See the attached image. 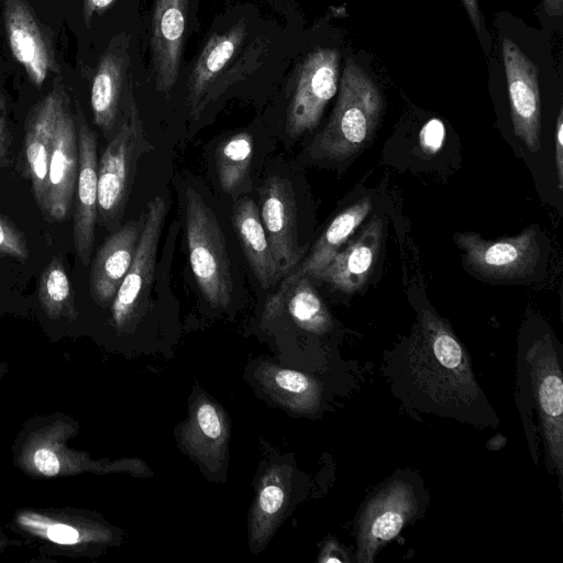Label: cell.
<instances>
[{
  "mask_svg": "<svg viewBox=\"0 0 563 563\" xmlns=\"http://www.w3.org/2000/svg\"><path fill=\"white\" fill-rule=\"evenodd\" d=\"M216 167L221 189L234 195L249 176L253 158V139L240 132L223 140L216 150Z\"/></svg>",
  "mask_w": 563,
  "mask_h": 563,
  "instance_id": "cb8c5ba5",
  "label": "cell"
},
{
  "mask_svg": "<svg viewBox=\"0 0 563 563\" xmlns=\"http://www.w3.org/2000/svg\"><path fill=\"white\" fill-rule=\"evenodd\" d=\"M152 150L130 93L120 124L98 162L97 220L111 233L121 224L140 158Z\"/></svg>",
  "mask_w": 563,
  "mask_h": 563,
  "instance_id": "277c9868",
  "label": "cell"
},
{
  "mask_svg": "<svg viewBox=\"0 0 563 563\" xmlns=\"http://www.w3.org/2000/svg\"><path fill=\"white\" fill-rule=\"evenodd\" d=\"M143 224L144 214L112 232L99 247L89 276L90 292L98 305H112L134 257Z\"/></svg>",
  "mask_w": 563,
  "mask_h": 563,
  "instance_id": "e0dca14e",
  "label": "cell"
},
{
  "mask_svg": "<svg viewBox=\"0 0 563 563\" xmlns=\"http://www.w3.org/2000/svg\"><path fill=\"white\" fill-rule=\"evenodd\" d=\"M340 53L319 47L297 69L287 110L286 130L291 137L314 129L338 90Z\"/></svg>",
  "mask_w": 563,
  "mask_h": 563,
  "instance_id": "ba28073f",
  "label": "cell"
},
{
  "mask_svg": "<svg viewBox=\"0 0 563 563\" xmlns=\"http://www.w3.org/2000/svg\"><path fill=\"white\" fill-rule=\"evenodd\" d=\"M246 34V24L239 21L229 29L216 32L202 47L188 80V102L196 118L202 111L207 95L240 48Z\"/></svg>",
  "mask_w": 563,
  "mask_h": 563,
  "instance_id": "d6986e66",
  "label": "cell"
},
{
  "mask_svg": "<svg viewBox=\"0 0 563 563\" xmlns=\"http://www.w3.org/2000/svg\"><path fill=\"white\" fill-rule=\"evenodd\" d=\"M286 503V492L278 482H267L262 485L256 500V516L266 526L275 520Z\"/></svg>",
  "mask_w": 563,
  "mask_h": 563,
  "instance_id": "83f0119b",
  "label": "cell"
},
{
  "mask_svg": "<svg viewBox=\"0 0 563 563\" xmlns=\"http://www.w3.org/2000/svg\"><path fill=\"white\" fill-rule=\"evenodd\" d=\"M444 139L445 129L439 119L429 120L419 134L420 146L428 155L437 154L441 150Z\"/></svg>",
  "mask_w": 563,
  "mask_h": 563,
  "instance_id": "4dcf8cb0",
  "label": "cell"
},
{
  "mask_svg": "<svg viewBox=\"0 0 563 563\" xmlns=\"http://www.w3.org/2000/svg\"><path fill=\"white\" fill-rule=\"evenodd\" d=\"M18 521L32 533L57 544L75 545L84 539V533L77 527L36 512H23Z\"/></svg>",
  "mask_w": 563,
  "mask_h": 563,
  "instance_id": "484cf974",
  "label": "cell"
},
{
  "mask_svg": "<svg viewBox=\"0 0 563 563\" xmlns=\"http://www.w3.org/2000/svg\"><path fill=\"white\" fill-rule=\"evenodd\" d=\"M456 245L464 252L468 267L493 279H516L530 275L540 257L538 232L529 228L520 234L499 240H484L474 232H457Z\"/></svg>",
  "mask_w": 563,
  "mask_h": 563,
  "instance_id": "9c48e42d",
  "label": "cell"
},
{
  "mask_svg": "<svg viewBox=\"0 0 563 563\" xmlns=\"http://www.w3.org/2000/svg\"><path fill=\"white\" fill-rule=\"evenodd\" d=\"M78 175V139L75 122L66 100L59 113L51 150L47 189L43 216L51 221H63L70 211Z\"/></svg>",
  "mask_w": 563,
  "mask_h": 563,
  "instance_id": "7c38bea8",
  "label": "cell"
},
{
  "mask_svg": "<svg viewBox=\"0 0 563 563\" xmlns=\"http://www.w3.org/2000/svg\"><path fill=\"white\" fill-rule=\"evenodd\" d=\"M555 168L559 188H563V110L560 109L555 132Z\"/></svg>",
  "mask_w": 563,
  "mask_h": 563,
  "instance_id": "836d02e7",
  "label": "cell"
},
{
  "mask_svg": "<svg viewBox=\"0 0 563 563\" xmlns=\"http://www.w3.org/2000/svg\"><path fill=\"white\" fill-rule=\"evenodd\" d=\"M166 212L162 197L147 203L134 257L111 305L112 320L120 331L135 324L146 310Z\"/></svg>",
  "mask_w": 563,
  "mask_h": 563,
  "instance_id": "52a82bcc",
  "label": "cell"
},
{
  "mask_svg": "<svg viewBox=\"0 0 563 563\" xmlns=\"http://www.w3.org/2000/svg\"><path fill=\"white\" fill-rule=\"evenodd\" d=\"M12 136L8 123L5 98L0 89V167L9 164Z\"/></svg>",
  "mask_w": 563,
  "mask_h": 563,
  "instance_id": "d6a6232c",
  "label": "cell"
},
{
  "mask_svg": "<svg viewBox=\"0 0 563 563\" xmlns=\"http://www.w3.org/2000/svg\"><path fill=\"white\" fill-rule=\"evenodd\" d=\"M321 562H349L350 559L346 556L344 551L335 544L327 545L324 552L320 559Z\"/></svg>",
  "mask_w": 563,
  "mask_h": 563,
  "instance_id": "d590c367",
  "label": "cell"
},
{
  "mask_svg": "<svg viewBox=\"0 0 563 563\" xmlns=\"http://www.w3.org/2000/svg\"><path fill=\"white\" fill-rule=\"evenodd\" d=\"M10 51L34 86L41 87L55 63L44 31L25 0H3Z\"/></svg>",
  "mask_w": 563,
  "mask_h": 563,
  "instance_id": "2e32d148",
  "label": "cell"
},
{
  "mask_svg": "<svg viewBox=\"0 0 563 563\" xmlns=\"http://www.w3.org/2000/svg\"><path fill=\"white\" fill-rule=\"evenodd\" d=\"M545 10L551 15H561L563 0H544Z\"/></svg>",
  "mask_w": 563,
  "mask_h": 563,
  "instance_id": "74e56055",
  "label": "cell"
},
{
  "mask_svg": "<svg viewBox=\"0 0 563 563\" xmlns=\"http://www.w3.org/2000/svg\"><path fill=\"white\" fill-rule=\"evenodd\" d=\"M335 107L324 129L311 143L314 158L342 161L371 139L383 109L382 95L355 60L347 58Z\"/></svg>",
  "mask_w": 563,
  "mask_h": 563,
  "instance_id": "3957f363",
  "label": "cell"
},
{
  "mask_svg": "<svg viewBox=\"0 0 563 563\" xmlns=\"http://www.w3.org/2000/svg\"><path fill=\"white\" fill-rule=\"evenodd\" d=\"M37 296L42 309L51 319L76 316L71 283L58 256L53 257L42 271Z\"/></svg>",
  "mask_w": 563,
  "mask_h": 563,
  "instance_id": "d4e9b609",
  "label": "cell"
},
{
  "mask_svg": "<svg viewBox=\"0 0 563 563\" xmlns=\"http://www.w3.org/2000/svg\"><path fill=\"white\" fill-rule=\"evenodd\" d=\"M233 225L245 257L263 288L283 277L272 252L257 206L250 197L241 198L234 207Z\"/></svg>",
  "mask_w": 563,
  "mask_h": 563,
  "instance_id": "ffe728a7",
  "label": "cell"
},
{
  "mask_svg": "<svg viewBox=\"0 0 563 563\" xmlns=\"http://www.w3.org/2000/svg\"><path fill=\"white\" fill-rule=\"evenodd\" d=\"M124 57L111 51L101 58L93 76L90 104L96 125L108 140L114 134L121 111Z\"/></svg>",
  "mask_w": 563,
  "mask_h": 563,
  "instance_id": "7402d4cb",
  "label": "cell"
},
{
  "mask_svg": "<svg viewBox=\"0 0 563 563\" xmlns=\"http://www.w3.org/2000/svg\"><path fill=\"white\" fill-rule=\"evenodd\" d=\"M190 0H155L151 24V65L157 90L168 93L178 78L189 22Z\"/></svg>",
  "mask_w": 563,
  "mask_h": 563,
  "instance_id": "4fadbf2b",
  "label": "cell"
},
{
  "mask_svg": "<svg viewBox=\"0 0 563 563\" xmlns=\"http://www.w3.org/2000/svg\"><path fill=\"white\" fill-rule=\"evenodd\" d=\"M470 20L478 34H481L482 15L477 0H462Z\"/></svg>",
  "mask_w": 563,
  "mask_h": 563,
  "instance_id": "e575fe53",
  "label": "cell"
},
{
  "mask_svg": "<svg viewBox=\"0 0 563 563\" xmlns=\"http://www.w3.org/2000/svg\"><path fill=\"white\" fill-rule=\"evenodd\" d=\"M0 376H1V372H0Z\"/></svg>",
  "mask_w": 563,
  "mask_h": 563,
  "instance_id": "f35d334b",
  "label": "cell"
},
{
  "mask_svg": "<svg viewBox=\"0 0 563 563\" xmlns=\"http://www.w3.org/2000/svg\"><path fill=\"white\" fill-rule=\"evenodd\" d=\"M382 231L380 219L374 217L312 277L347 294L358 290L368 278L379 253Z\"/></svg>",
  "mask_w": 563,
  "mask_h": 563,
  "instance_id": "ac0fdd59",
  "label": "cell"
},
{
  "mask_svg": "<svg viewBox=\"0 0 563 563\" xmlns=\"http://www.w3.org/2000/svg\"><path fill=\"white\" fill-rule=\"evenodd\" d=\"M185 218L196 282L211 306L225 307L233 289L225 239L213 211L192 188L186 190Z\"/></svg>",
  "mask_w": 563,
  "mask_h": 563,
  "instance_id": "5b68a950",
  "label": "cell"
},
{
  "mask_svg": "<svg viewBox=\"0 0 563 563\" xmlns=\"http://www.w3.org/2000/svg\"><path fill=\"white\" fill-rule=\"evenodd\" d=\"M284 302L294 321L313 333H325L332 327L331 317L308 276L295 279L282 288L268 302L269 310H276Z\"/></svg>",
  "mask_w": 563,
  "mask_h": 563,
  "instance_id": "603a6c76",
  "label": "cell"
},
{
  "mask_svg": "<svg viewBox=\"0 0 563 563\" xmlns=\"http://www.w3.org/2000/svg\"><path fill=\"white\" fill-rule=\"evenodd\" d=\"M371 209L372 200L365 197L339 213L319 238L310 254L284 277L279 289L299 277H312L320 272L350 240Z\"/></svg>",
  "mask_w": 563,
  "mask_h": 563,
  "instance_id": "44dd1931",
  "label": "cell"
},
{
  "mask_svg": "<svg viewBox=\"0 0 563 563\" xmlns=\"http://www.w3.org/2000/svg\"><path fill=\"white\" fill-rule=\"evenodd\" d=\"M423 495L413 475L396 474L372 494L357 523L356 561H374L378 550L423 511Z\"/></svg>",
  "mask_w": 563,
  "mask_h": 563,
  "instance_id": "8992f818",
  "label": "cell"
},
{
  "mask_svg": "<svg viewBox=\"0 0 563 563\" xmlns=\"http://www.w3.org/2000/svg\"><path fill=\"white\" fill-rule=\"evenodd\" d=\"M274 384L287 396H319L318 386L308 376L291 369H277Z\"/></svg>",
  "mask_w": 563,
  "mask_h": 563,
  "instance_id": "f1b7e54d",
  "label": "cell"
},
{
  "mask_svg": "<svg viewBox=\"0 0 563 563\" xmlns=\"http://www.w3.org/2000/svg\"><path fill=\"white\" fill-rule=\"evenodd\" d=\"M385 362L393 391L409 410L478 428L498 426L466 349L434 312L423 310L419 333L390 352Z\"/></svg>",
  "mask_w": 563,
  "mask_h": 563,
  "instance_id": "6da1fadb",
  "label": "cell"
},
{
  "mask_svg": "<svg viewBox=\"0 0 563 563\" xmlns=\"http://www.w3.org/2000/svg\"><path fill=\"white\" fill-rule=\"evenodd\" d=\"M195 428L207 446L223 443L224 426L218 409L209 401L198 405L195 412Z\"/></svg>",
  "mask_w": 563,
  "mask_h": 563,
  "instance_id": "4316f807",
  "label": "cell"
},
{
  "mask_svg": "<svg viewBox=\"0 0 563 563\" xmlns=\"http://www.w3.org/2000/svg\"><path fill=\"white\" fill-rule=\"evenodd\" d=\"M563 355L550 332L518 344L516 402L534 464L542 442L545 467L563 484Z\"/></svg>",
  "mask_w": 563,
  "mask_h": 563,
  "instance_id": "7a4b0ae2",
  "label": "cell"
},
{
  "mask_svg": "<svg viewBox=\"0 0 563 563\" xmlns=\"http://www.w3.org/2000/svg\"><path fill=\"white\" fill-rule=\"evenodd\" d=\"M75 122L78 139V175L74 212V242L77 255L88 265L95 242L98 206L97 135L76 102Z\"/></svg>",
  "mask_w": 563,
  "mask_h": 563,
  "instance_id": "8fae6325",
  "label": "cell"
},
{
  "mask_svg": "<svg viewBox=\"0 0 563 563\" xmlns=\"http://www.w3.org/2000/svg\"><path fill=\"white\" fill-rule=\"evenodd\" d=\"M261 220L283 277L298 264L301 251L297 236V206L291 185L269 177L261 190Z\"/></svg>",
  "mask_w": 563,
  "mask_h": 563,
  "instance_id": "5bb4252c",
  "label": "cell"
},
{
  "mask_svg": "<svg viewBox=\"0 0 563 563\" xmlns=\"http://www.w3.org/2000/svg\"><path fill=\"white\" fill-rule=\"evenodd\" d=\"M35 470L45 476H56L60 473L63 463L59 454L51 445H38L32 453Z\"/></svg>",
  "mask_w": 563,
  "mask_h": 563,
  "instance_id": "1f68e13d",
  "label": "cell"
},
{
  "mask_svg": "<svg viewBox=\"0 0 563 563\" xmlns=\"http://www.w3.org/2000/svg\"><path fill=\"white\" fill-rule=\"evenodd\" d=\"M67 99L63 88H54L32 109L25 124V166L33 196L42 213L45 210L51 150L58 117Z\"/></svg>",
  "mask_w": 563,
  "mask_h": 563,
  "instance_id": "9a60e30c",
  "label": "cell"
},
{
  "mask_svg": "<svg viewBox=\"0 0 563 563\" xmlns=\"http://www.w3.org/2000/svg\"><path fill=\"white\" fill-rule=\"evenodd\" d=\"M501 51L514 132L537 152L541 145L539 69L512 40L504 37Z\"/></svg>",
  "mask_w": 563,
  "mask_h": 563,
  "instance_id": "30bf717a",
  "label": "cell"
},
{
  "mask_svg": "<svg viewBox=\"0 0 563 563\" xmlns=\"http://www.w3.org/2000/svg\"><path fill=\"white\" fill-rule=\"evenodd\" d=\"M0 253L21 262H25L30 254L26 240L21 231L2 214H0Z\"/></svg>",
  "mask_w": 563,
  "mask_h": 563,
  "instance_id": "f546056e",
  "label": "cell"
},
{
  "mask_svg": "<svg viewBox=\"0 0 563 563\" xmlns=\"http://www.w3.org/2000/svg\"><path fill=\"white\" fill-rule=\"evenodd\" d=\"M113 0H85V14L90 18L95 12L108 8Z\"/></svg>",
  "mask_w": 563,
  "mask_h": 563,
  "instance_id": "8d00e7d4",
  "label": "cell"
}]
</instances>
